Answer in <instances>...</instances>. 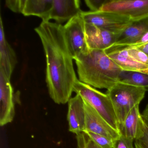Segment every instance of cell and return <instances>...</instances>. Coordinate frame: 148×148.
I'll use <instances>...</instances> for the list:
<instances>
[{
    "instance_id": "11",
    "label": "cell",
    "mask_w": 148,
    "mask_h": 148,
    "mask_svg": "<svg viewBox=\"0 0 148 148\" xmlns=\"http://www.w3.org/2000/svg\"><path fill=\"white\" fill-rule=\"evenodd\" d=\"M86 42L90 50H105L112 46L119 35L85 23Z\"/></svg>"
},
{
    "instance_id": "18",
    "label": "cell",
    "mask_w": 148,
    "mask_h": 148,
    "mask_svg": "<svg viewBox=\"0 0 148 148\" xmlns=\"http://www.w3.org/2000/svg\"><path fill=\"white\" fill-rule=\"evenodd\" d=\"M118 82L143 87L148 91V75L138 72L122 71L119 77Z\"/></svg>"
},
{
    "instance_id": "16",
    "label": "cell",
    "mask_w": 148,
    "mask_h": 148,
    "mask_svg": "<svg viewBox=\"0 0 148 148\" xmlns=\"http://www.w3.org/2000/svg\"><path fill=\"white\" fill-rule=\"evenodd\" d=\"M139 105H137L132 108L123 123L119 126L120 136L133 140L137 138L143 123L139 112Z\"/></svg>"
},
{
    "instance_id": "1",
    "label": "cell",
    "mask_w": 148,
    "mask_h": 148,
    "mask_svg": "<svg viewBox=\"0 0 148 148\" xmlns=\"http://www.w3.org/2000/svg\"><path fill=\"white\" fill-rule=\"evenodd\" d=\"M34 30L42 42L46 58V82L50 97L58 104L66 103L78 79L73 58L64 37L63 26L42 21Z\"/></svg>"
},
{
    "instance_id": "22",
    "label": "cell",
    "mask_w": 148,
    "mask_h": 148,
    "mask_svg": "<svg viewBox=\"0 0 148 148\" xmlns=\"http://www.w3.org/2000/svg\"><path fill=\"white\" fill-rule=\"evenodd\" d=\"M135 148H148V128L143 123L137 138L135 140Z\"/></svg>"
},
{
    "instance_id": "25",
    "label": "cell",
    "mask_w": 148,
    "mask_h": 148,
    "mask_svg": "<svg viewBox=\"0 0 148 148\" xmlns=\"http://www.w3.org/2000/svg\"><path fill=\"white\" fill-rule=\"evenodd\" d=\"M107 1V0H85V2L90 12H97L100 11Z\"/></svg>"
},
{
    "instance_id": "17",
    "label": "cell",
    "mask_w": 148,
    "mask_h": 148,
    "mask_svg": "<svg viewBox=\"0 0 148 148\" xmlns=\"http://www.w3.org/2000/svg\"><path fill=\"white\" fill-rule=\"evenodd\" d=\"M53 0H26L22 14L26 16H36L43 22H48Z\"/></svg>"
},
{
    "instance_id": "5",
    "label": "cell",
    "mask_w": 148,
    "mask_h": 148,
    "mask_svg": "<svg viewBox=\"0 0 148 148\" xmlns=\"http://www.w3.org/2000/svg\"><path fill=\"white\" fill-rule=\"evenodd\" d=\"M63 32L67 47L73 59L90 51L86 38L85 22L81 13L63 26Z\"/></svg>"
},
{
    "instance_id": "23",
    "label": "cell",
    "mask_w": 148,
    "mask_h": 148,
    "mask_svg": "<svg viewBox=\"0 0 148 148\" xmlns=\"http://www.w3.org/2000/svg\"><path fill=\"white\" fill-rule=\"evenodd\" d=\"M25 2L26 0H6L5 5L12 12L22 13Z\"/></svg>"
},
{
    "instance_id": "8",
    "label": "cell",
    "mask_w": 148,
    "mask_h": 148,
    "mask_svg": "<svg viewBox=\"0 0 148 148\" xmlns=\"http://www.w3.org/2000/svg\"><path fill=\"white\" fill-rule=\"evenodd\" d=\"M15 115L14 94L11 79L0 69V125L4 126L13 120Z\"/></svg>"
},
{
    "instance_id": "21",
    "label": "cell",
    "mask_w": 148,
    "mask_h": 148,
    "mask_svg": "<svg viewBox=\"0 0 148 148\" xmlns=\"http://www.w3.org/2000/svg\"><path fill=\"white\" fill-rule=\"evenodd\" d=\"M77 148H102L94 143L85 132L77 135Z\"/></svg>"
},
{
    "instance_id": "28",
    "label": "cell",
    "mask_w": 148,
    "mask_h": 148,
    "mask_svg": "<svg viewBox=\"0 0 148 148\" xmlns=\"http://www.w3.org/2000/svg\"><path fill=\"white\" fill-rule=\"evenodd\" d=\"M132 46L136 47L137 48H138L139 50H141L142 51L146 53L147 55H148V43L143 44V45H139Z\"/></svg>"
},
{
    "instance_id": "13",
    "label": "cell",
    "mask_w": 148,
    "mask_h": 148,
    "mask_svg": "<svg viewBox=\"0 0 148 148\" xmlns=\"http://www.w3.org/2000/svg\"><path fill=\"white\" fill-rule=\"evenodd\" d=\"M79 3V0H53L50 19L61 25L67 22L82 12Z\"/></svg>"
},
{
    "instance_id": "15",
    "label": "cell",
    "mask_w": 148,
    "mask_h": 148,
    "mask_svg": "<svg viewBox=\"0 0 148 148\" xmlns=\"http://www.w3.org/2000/svg\"><path fill=\"white\" fill-rule=\"evenodd\" d=\"M18 63L14 50L8 42L5 36L2 18L0 17V69L5 73L8 79Z\"/></svg>"
},
{
    "instance_id": "19",
    "label": "cell",
    "mask_w": 148,
    "mask_h": 148,
    "mask_svg": "<svg viewBox=\"0 0 148 148\" xmlns=\"http://www.w3.org/2000/svg\"><path fill=\"white\" fill-rule=\"evenodd\" d=\"M90 138L102 148H113V141L106 137L90 132H84Z\"/></svg>"
},
{
    "instance_id": "3",
    "label": "cell",
    "mask_w": 148,
    "mask_h": 148,
    "mask_svg": "<svg viewBox=\"0 0 148 148\" xmlns=\"http://www.w3.org/2000/svg\"><path fill=\"white\" fill-rule=\"evenodd\" d=\"M146 90L145 88L118 82L107 90L106 94L111 100L119 126L136 106L143 99Z\"/></svg>"
},
{
    "instance_id": "24",
    "label": "cell",
    "mask_w": 148,
    "mask_h": 148,
    "mask_svg": "<svg viewBox=\"0 0 148 148\" xmlns=\"http://www.w3.org/2000/svg\"><path fill=\"white\" fill-rule=\"evenodd\" d=\"M134 140L120 136L119 138L113 141V148H134Z\"/></svg>"
},
{
    "instance_id": "12",
    "label": "cell",
    "mask_w": 148,
    "mask_h": 148,
    "mask_svg": "<svg viewBox=\"0 0 148 148\" xmlns=\"http://www.w3.org/2000/svg\"><path fill=\"white\" fill-rule=\"evenodd\" d=\"M67 120L69 131L76 135L85 130L84 102L82 97L77 94L68 102Z\"/></svg>"
},
{
    "instance_id": "2",
    "label": "cell",
    "mask_w": 148,
    "mask_h": 148,
    "mask_svg": "<svg viewBox=\"0 0 148 148\" xmlns=\"http://www.w3.org/2000/svg\"><path fill=\"white\" fill-rule=\"evenodd\" d=\"M79 80L94 88H111L119 82L123 70L107 55L104 50H90L73 59Z\"/></svg>"
},
{
    "instance_id": "26",
    "label": "cell",
    "mask_w": 148,
    "mask_h": 148,
    "mask_svg": "<svg viewBox=\"0 0 148 148\" xmlns=\"http://www.w3.org/2000/svg\"><path fill=\"white\" fill-rule=\"evenodd\" d=\"M141 116L145 125L148 128V104L141 113Z\"/></svg>"
},
{
    "instance_id": "20",
    "label": "cell",
    "mask_w": 148,
    "mask_h": 148,
    "mask_svg": "<svg viewBox=\"0 0 148 148\" xmlns=\"http://www.w3.org/2000/svg\"><path fill=\"white\" fill-rule=\"evenodd\" d=\"M122 47L127 50L129 55L134 60L148 66V55L146 53L135 46Z\"/></svg>"
},
{
    "instance_id": "9",
    "label": "cell",
    "mask_w": 148,
    "mask_h": 148,
    "mask_svg": "<svg viewBox=\"0 0 148 148\" xmlns=\"http://www.w3.org/2000/svg\"><path fill=\"white\" fill-rule=\"evenodd\" d=\"M85 113V130L102 135L114 141L120 133L112 128L89 104L84 100Z\"/></svg>"
},
{
    "instance_id": "6",
    "label": "cell",
    "mask_w": 148,
    "mask_h": 148,
    "mask_svg": "<svg viewBox=\"0 0 148 148\" xmlns=\"http://www.w3.org/2000/svg\"><path fill=\"white\" fill-rule=\"evenodd\" d=\"M81 15L85 23L118 35L133 22L128 17L109 12L82 11Z\"/></svg>"
},
{
    "instance_id": "4",
    "label": "cell",
    "mask_w": 148,
    "mask_h": 148,
    "mask_svg": "<svg viewBox=\"0 0 148 148\" xmlns=\"http://www.w3.org/2000/svg\"><path fill=\"white\" fill-rule=\"evenodd\" d=\"M73 92L80 95L112 128L119 132L115 110L111 100L106 93H103L79 79L74 83Z\"/></svg>"
},
{
    "instance_id": "10",
    "label": "cell",
    "mask_w": 148,
    "mask_h": 148,
    "mask_svg": "<svg viewBox=\"0 0 148 148\" xmlns=\"http://www.w3.org/2000/svg\"><path fill=\"white\" fill-rule=\"evenodd\" d=\"M104 51L123 71L138 72L148 75V66L134 60L123 47L112 46Z\"/></svg>"
},
{
    "instance_id": "7",
    "label": "cell",
    "mask_w": 148,
    "mask_h": 148,
    "mask_svg": "<svg viewBox=\"0 0 148 148\" xmlns=\"http://www.w3.org/2000/svg\"><path fill=\"white\" fill-rule=\"evenodd\" d=\"M100 11L118 14L136 21L148 17V0H107Z\"/></svg>"
},
{
    "instance_id": "27",
    "label": "cell",
    "mask_w": 148,
    "mask_h": 148,
    "mask_svg": "<svg viewBox=\"0 0 148 148\" xmlns=\"http://www.w3.org/2000/svg\"><path fill=\"white\" fill-rule=\"evenodd\" d=\"M146 43H148V32L146 33L135 45L132 46L139 45H143Z\"/></svg>"
},
{
    "instance_id": "14",
    "label": "cell",
    "mask_w": 148,
    "mask_h": 148,
    "mask_svg": "<svg viewBox=\"0 0 148 148\" xmlns=\"http://www.w3.org/2000/svg\"><path fill=\"white\" fill-rule=\"evenodd\" d=\"M148 32V17L133 21L118 36L112 46H130L135 45Z\"/></svg>"
}]
</instances>
